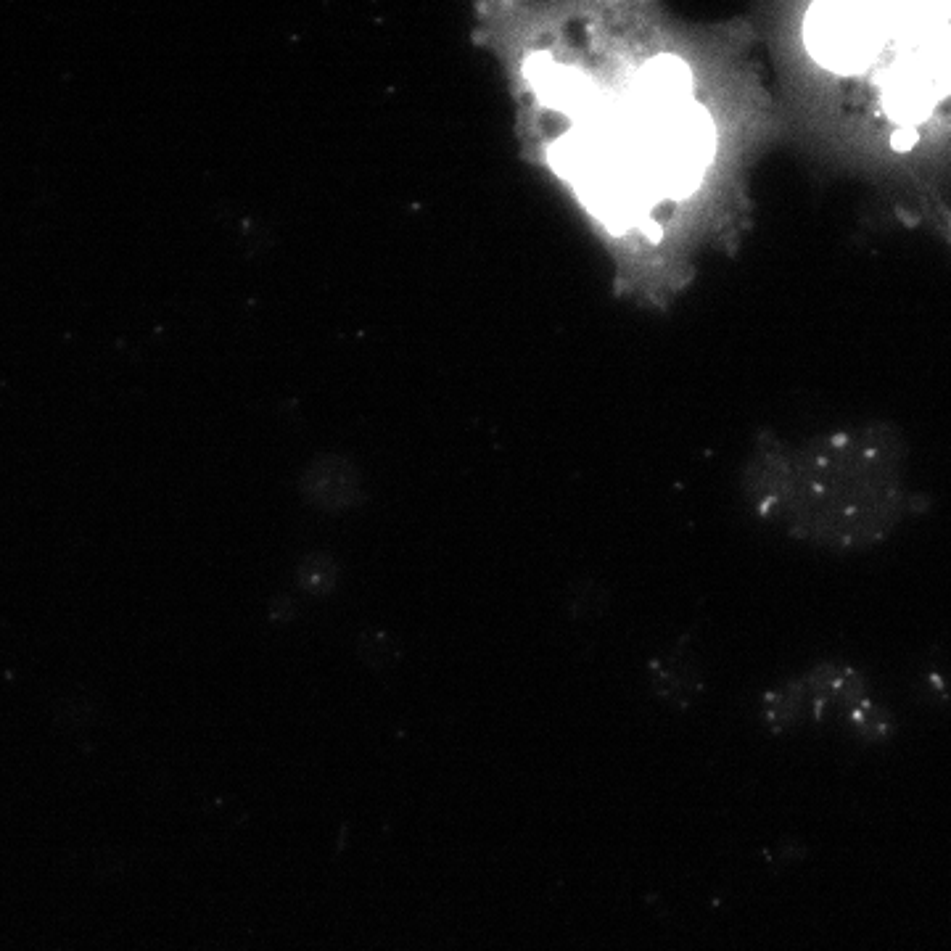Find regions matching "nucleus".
I'll return each instance as SVG.
<instances>
[{"instance_id":"f257e3e1","label":"nucleus","mask_w":951,"mask_h":951,"mask_svg":"<svg viewBox=\"0 0 951 951\" xmlns=\"http://www.w3.org/2000/svg\"><path fill=\"white\" fill-rule=\"evenodd\" d=\"M748 497L764 521L830 550L878 545L912 510L904 450L885 428L843 431L798 452H764L748 471Z\"/></svg>"},{"instance_id":"423d86ee","label":"nucleus","mask_w":951,"mask_h":951,"mask_svg":"<svg viewBox=\"0 0 951 951\" xmlns=\"http://www.w3.org/2000/svg\"><path fill=\"white\" fill-rule=\"evenodd\" d=\"M273 619L278 621V624H288V621L294 619L296 616V611H294V603H291V600L288 598H278L273 603Z\"/></svg>"},{"instance_id":"7ed1b4c3","label":"nucleus","mask_w":951,"mask_h":951,"mask_svg":"<svg viewBox=\"0 0 951 951\" xmlns=\"http://www.w3.org/2000/svg\"><path fill=\"white\" fill-rule=\"evenodd\" d=\"M357 656L370 669L384 671L402 661V645L384 629H362L357 637Z\"/></svg>"},{"instance_id":"f03ea898","label":"nucleus","mask_w":951,"mask_h":951,"mask_svg":"<svg viewBox=\"0 0 951 951\" xmlns=\"http://www.w3.org/2000/svg\"><path fill=\"white\" fill-rule=\"evenodd\" d=\"M830 711L846 716L851 730L867 740L893 735L891 714L872 701L867 682L851 666L819 664L804 677L790 679L764 695V719L772 730H788L804 716H825Z\"/></svg>"},{"instance_id":"39448f33","label":"nucleus","mask_w":951,"mask_h":951,"mask_svg":"<svg viewBox=\"0 0 951 951\" xmlns=\"http://www.w3.org/2000/svg\"><path fill=\"white\" fill-rule=\"evenodd\" d=\"M336 579H339V568L336 563L328 558V555H312L307 561L302 563L299 568V584H302V590L315 592V595H325V592H331L336 587Z\"/></svg>"},{"instance_id":"20e7f679","label":"nucleus","mask_w":951,"mask_h":951,"mask_svg":"<svg viewBox=\"0 0 951 951\" xmlns=\"http://www.w3.org/2000/svg\"><path fill=\"white\" fill-rule=\"evenodd\" d=\"M653 677H656L658 693L666 695V698H671V701L685 703L682 693H687V698H693V695L701 690L698 679L693 677V666L679 664V671H674V664H669V666L658 664L656 669H653Z\"/></svg>"}]
</instances>
